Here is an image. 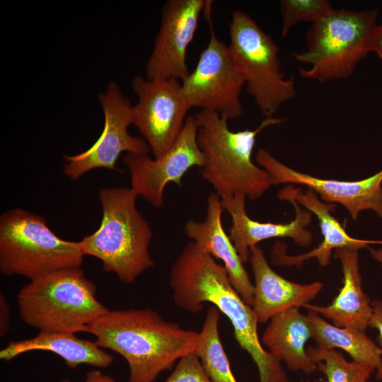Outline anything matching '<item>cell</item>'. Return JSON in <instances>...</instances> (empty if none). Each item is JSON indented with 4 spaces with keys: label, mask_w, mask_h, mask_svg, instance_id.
Listing matches in <instances>:
<instances>
[{
    "label": "cell",
    "mask_w": 382,
    "mask_h": 382,
    "mask_svg": "<svg viewBox=\"0 0 382 382\" xmlns=\"http://www.w3.org/2000/svg\"><path fill=\"white\" fill-rule=\"evenodd\" d=\"M169 285L178 307L197 313L208 302L228 318L237 342L257 367L260 382H290L280 361L262 347L253 307L235 289L223 264L195 242L187 243L173 263Z\"/></svg>",
    "instance_id": "cell-1"
},
{
    "label": "cell",
    "mask_w": 382,
    "mask_h": 382,
    "mask_svg": "<svg viewBox=\"0 0 382 382\" xmlns=\"http://www.w3.org/2000/svg\"><path fill=\"white\" fill-rule=\"evenodd\" d=\"M83 332L94 335L99 347L127 361L128 382H154L180 358L195 352L199 335L150 308L108 310Z\"/></svg>",
    "instance_id": "cell-2"
},
{
    "label": "cell",
    "mask_w": 382,
    "mask_h": 382,
    "mask_svg": "<svg viewBox=\"0 0 382 382\" xmlns=\"http://www.w3.org/2000/svg\"><path fill=\"white\" fill-rule=\"evenodd\" d=\"M197 141L204 157L200 173L222 199L242 194L250 199L260 197L272 185L267 172L252 161L256 137L269 126L282 123L280 117H265L255 129L233 132L217 112L202 110L195 116Z\"/></svg>",
    "instance_id": "cell-3"
},
{
    "label": "cell",
    "mask_w": 382,
    "mask_h": 382,
    "mask_svg": "<svg viewBox=\"0 0 382 382\" xmlns=\"http://www.w3.org/2000/svg\"><path fill=\"white\" fill-rule=\"evenodd\" d=\"M103 216L99 228L79 241L84 255L99 259L103 270L131 284L154 266L149 248L153 236L149 224L136 206L132 188L101 187Z\"/></svg>",
    "instance_id": "cell-4"
},
{
    "label": "cell",
    "mask_w": 382,
    "mask_h": 382,
    "mask_svg": "<svg viewBox=\"0 0 382 382\" xmlns=\"http://www.w3.org/2000/svg\"><path fill=\"white\" fill-rule=\"evenodd\" d=\"M96 292L95 284L86 278L81 267L58 270L20 289L19 316L39 331L83 332L108 311Z\"/></svg>",
    "instance_id": "cell-5"
},
{
    "label": "cell",
    "mask_w": 382,
    "mask_h": 382,
    "mask_svg": "<svg viewBox=\"0 0 382 382\" xmlns=\"http://www.w3.org/2000/svg\"><path fill=\"white\" fill-rule=\"evenodd\" d=\"M378 13V8H333L311 24L306 34V50L293 54L296 61L310 66L299 68L300 75L320 83L349 76L369 52Z\"/></svg>",
    "instance_id": "cell-6"
},
{
    "label": "cell",
    "mask_w": 382,
    "mask_h": 382,
    "mask_svg": "<svg viewBox=\"0 0 382 382\" xmlns=\"http://www.w3.org/2000/svg\"><path fill=\"white\" fill-rule=\"evenodd\" d=\"M84 255L79 242L64 240L40 214L14 208L0 216V272L30 281L52 272L79 267Z\"/></svg>",
    "instance_id": "cell-7"
},
{
    "label": "cell",
    "mask_w": 382,
    "mask_h": 382,
    "mask_svg": "<svg viewBox=\"0 0 382 382\" xmlns=\"http://www.w3.org/2000/svg\"><path fill=\"white\" fill-rule=\"evenodd\" d=\"M248 93L265 117H272L296 95L294 79L282 71L279 47L248 13L235 10L228 45Z\"/></svg>",
    "instance_id": "cell-8"
},
{
    "label": "cell",
    "mask_w": 382,
    "mask_h": 382,
    "mask_svg": "<svg viewBox=\"0 0 382 382\" xmlns=\"http://www.w3.org/2000/svg\"><path fill=\"white\" fill-rule=\"evenodd\" d=\"M181 85L190 108L213 111L226 120L243 114L240 95L245 85L244 77L228 46L216 36L212 28L195 68Z\"/></svg>",
    "instance_id": "cell-9"
},
{
    "label": "cell",
    "mask_w": 382,
    "mask_h": 382,
    "mask_svg": "<svg viewBox=\"0 0 382 382\" xmlns=\"http://www.w3.org/2000/svg\"><path fill=\"white\" fill-rule=\"evenodd\" d=\"M138 102L132 107V125L139 130L154 158L166 154L184 127L190 108L181 83L175 79L135 76Z\"/></svg>",
    "instance_id": "cell-10"
},
{
    "label": "cell",
    "mask_w": 382,
    "mask_h": 382,
    "mask_svg": "<svg viewBox=\"0 0 382 382\" xmlns=\"http://www.w3.org/2000/svg\"><path fill=\"white\" fill-rule=\"evenodd\" d=\"M99 100L105 117L100 136L87 150L64 156L66 161L64 173L71 179L77 180L96 168L116 170L117 159L122 152L148 154L151 151L144 139L129 133L132 106L117 83L110 82L106 91L100 94Z\"/></svg>",
    "instance_id": "cell-11"
},
{
    "label": "cell",
    "mask_w": 382,
    "mask_h": 382,
    "mask_svg": "<svg viewBox=\"0 0 382 382\" xmlns=\"http://www.w3.org/2000/svg\"><path fill=\"white\" fill-rule=\"evenodd\" d=\"M197 130L195 117L190 115L178 139L163 156L152 158L148 154H134L124 156L123 163L131 175V188L138 196L160 208L168 183L181 187L182 178L190 168L202 167L204 157L197 141Z\"/></svg>",
    "instance_id": "cell-12"
},
{
    "label": "cell",
    "mask_w": 382,
    "mask_h": 382,
    "mask_svg": "<svg viewBox=\"0 0 382 382\" xmlns=\"http://www.w3.org/2000/svg\"><path fill=\"white\" fill-rule=\"evenodd\" d=\"M212 1L168 0L162 8L161 23L146 68V78L175 79L190 74L187 50L196 33L202 13Z\"/></svg>",
    "instance_id": "cell-13"
},
{
    "label": "cell",
    "mask_w": 382,
    "mask_h": 382,
    "mask_svg": "<svg viewBox=\"0 0 382 382\" xmlns=\"http://www.w3.org/2000/svg\"><path fill=\"white\" fill-rule=\"evenodd\" d=\"M256 161L269 174L272 185L286 183L305 185L319 195L322 201L342 204L353 220L365 210L373 211L382 217V169L365 179L342 181L318 178L297 171L262 148L257 152Z\"/></svg>",
    "instance_id": "cell-14"
},
{
    "label": "cell",
    "mask_w": 382,
    "mask_h": 382,
    "mask_svg": "<svg viewBox=\"0 0 382 382\" xmlns=\"http://www.w3.org/2000/svg\"><path fill=\"white\" fill-rule=\"evenodd\" d=\"M277 197L293 205L296 216L291 221L277 224L253 220L246 213V197L242 194L221 199L223 209L226 210L231 217L232 223L228 236L244 264L250 259V249L264 240L290 238L302 247L308 246L312 241V233L307 229L312 219V213L297 203L290 185L282 188L278 192Z\"/></svg>",
    "instance_id": "cell-15"
},
{
    "label": "cell",
    "mask_w": 382,
    "mask_h": 382,
    "mask_svg": "<svg viewBox=\"0 0 382 382\" xmlns=\"http://www.w3.org/2000/svg\"><path fill=\"white\" fill-rule=\"evenodd\" d=\"M290 186L297 203L317 216L323 241L316 248L296 255L286 254L284 245L276 243L272 253L274 264L300 267L305 261L315 258L320 266L325 267L330 262L332 251L337 249L346 248L359 250L373 245H382V241L364 240L350 236L341 224L332 215L331 212L335 209V204H329L322 201L316 193L310 189L302 192L299 188Z\"/></svg>",
    "instance_id": "cell-16"
},
{
    "label": "cell",
    "mask_w": 382,
    "mask_h": 382,
    "mask_svg": "<svg viewBox=\"0 0 382 382\" xmlns=\"http://www.w3.org/2000/svg\"><path fill=\"white\" fill-rule=\"evenodd\" d=\"M223 209L220 197L216 192H212L207 199V212L204 220L187 221L184 225V232L214 258L222 261L235 289L243 301L253 306L254 284L229 236L223 228Z\"/></svg>",
    "instance_id": "cell-17"
},
{
    "label": "cell",
    "mask_w": 382,
    "mask_h": 382,
    "mask_svg": "<svg viewBox=\"0 0 382 382\" xmlns=\"http://www.w3.org/2000/svg\"><path fill=\"white\" fill-rule=\"evenodd\" d=\"M249 261L255 279L252 307L260 323L267 322L289 308L303 307L323 289V284L320 282L298 284L278 274L271 268L258 245L250 249Z\"/></svg>",
    "instance_id": "cell-18"
},
{
    "label": "cell",
    "mask_w": 382,
    "mask_h": 382,
    "mask_svg": "<svg viewBox=\"0 0 382 382\" xmlns=\"http://www.w3.org/2000/svg\"><path fill=\"white\" fill-rule=\"evenodd\" d=\"M334 256L340 260L343 274V285L337 296L328 306L310 303L303 307L313 311L333 325L365 332L372 315L371 301L362 288L358 250L339 248Z\"/></svg>",
    "instance_id": "cell-19"
},
{
    "label": "cell",
    "mask_w": 382,
    "mask_h": 382,
    "mask_svg": "<svg viewBox=\"0 0 382 382\" xmlns=\"http://www.w3.org/2000/svg\"><path fill=\"white\" fill-rule=\"evenodd\" d=\"M264 331L262 342L280 362L291 371L313 373L317 366L306 353L307 341L313 338L312 325L299 307L275 315Z\"/></svg>",
    "instance_id": "cell-20"
},
{
    "label": "cell",
    "mask_w": 382,
    "mask_h": 382,
    "mask_svg": "<svg viewBox=\"0 0 382 382\" xmlns=\"http://www.w3.org/2000/svg\"><path fill=\"white\" fill-rule=\"evenodd\" d=\"M41 350L52 352L61 357L70 369L80 364L105 368L113 361V357L95 341L79 338L73 332L40 331L31 338L11 341L0 351V359L11 360L28 352Z\"/></svg>",
    "instance_id": "cell-21"
},
{
    "label": "cell",
    "mask_w": 382,
    "mask_h": 382,
    "mask_svg": "<svg viewBox=\"0 0 382 382\" xmlns=\"http://www.w3.org/2000/svg\"><path fill=\"white\" fill-rule=\"evenodd\" d=\"M306 316L312 325L313 339L317 347L338 348L346 352L353 361L371 366L374 370L379 366L382 361V347L365 332L335 326L313 311H308Z\"/></svg>",
    "instance_id": "cell-22"
},
{
    "label": "cell",
    "mask_w": 382,
    "mask_h": 382,
    "mask_svg": "<svg viewBox=\"0 0 382 382\" xmlns=\"http://www.w3.org/2000/svg\"><path fill=\"white\" fill-rule=\"evenodd\" d=\"M220 313L214 306L207 309L194 353L212 382H238L219 337Z\"/></svg>",
    "instance_id": "cell-23"
},
{
    "label": "cell",
    "mask_w": 382,
    "mask_h": 382,
    "mask_svg": "<svg viewBox=\"0 0 382 382\" xmlns=\"http://www.w3.org/2000/svg\"><path fill=\"white\" fill-rule=\"evenodd\" d=\"M306 353L316 364L317 369L326 377V382H369L372 367L355 361H349L336 349L308 347Z\"/></svg>",
    "instance_id": "cell-24"
},
{
    "label": "cell",
    "mask_w": 382,
    "mask_h": 382,
    "mask_svg": "<svg viewBox=\"0 0 382 382\" xmlns=\"http://www.w3.org/2000/svg\"><path fill=\"white\" fill-rule=\"evenodd\" d=\"M279 5L283 37L296 24L302 22L313 24L333 9L328 0H282Z\"/></svg>",
    "instance_id": "cell-25"
},
{
    "label": "cell",
    "mask_w": 382,
    "mask_h": 382,
    "mask_svg": "<svg viewBox=\"0 0 382 382\" xmlns=\"http://www.w3.org/2000/svg\"><path fill=\"white\" fill-rule=\"evenodd\" d=\"M164 382H212L195 353L180 358Z\"/></svg>",
    "instance_id": "cell-26"
},
{
    "label": "cell",
    "mask_w": 382,
    "mask_h": 382,
    "mask_svg": "<svg viewBox=\"0 0 382 382\" xmlns=\"http://www.w3.org/2000/svg\"><path fill=\"white\" fill-rule=\"evenodd\" d=\"M372 315L369 320V327L377 330L378 332V340L382 345V300L376 299L371 301ZM375 378L377 381L382 380V361L379 366L376 369Z\"/></svg>",
    "instance_id": "cell-27"
},
{
    "label": "cell",
    "mask_w": 382,
    "mask_h": 382,
    "mask_svg": "<svg viewBox=\"0 0 382 382\" xmlns=\"http://www.w3.org/2000/svg\"><path fill=\"white\" fill-rule=\"evenodd\" d=\"M10 308L4 295L0 294V335L5 336L10 329Z\"/></svg>",
    "instance_id": "cell-28"
},
{
    "label": "cell",
    "mask_w": 382,
    "mask_h": 382,
    "mask_svg": "<svg viewBox=\"0 0 382 382\" xmlns=\"http://www.w3.org/2000/svg\"><path fill=\"white\" fill-rule=\"evenodd\" d=\"M369 52H374L382 59V24L377 25L373 30L369 43Z\"/></svg>",
    "instance_id": "cell-29"
},
{
    "label": "cell",
    "mask_w": 382,
    "mask_h": 382,
    "mask_svg": "<svg viewBox=\"0 0 382 382\" xmlns=\"http://www.w3.org/2000/svg\"><path fill=\"white\" fill-rule=\"evenodd\" d=\"M59 382H71L67 379H64ZM84 382H116L111 376L103 374L99 370H92L86 373Z\"/></svg>",
    "instance_id": "cell-30"
},
{
    "label": "cell",
    "mask_w": 382,
    "mask_h": 382,
    "mask_svg": "<svg viewBox=\"0 0 382 382\" xmlns=\"http://www.w3.org/2000/svg\"><path fill=\"white\" fill-rule=\"evenodd\" d=\"M367 249L369 250L373 259L380 265L382 272V248H375L371 245L368 247Z\"/></svg>",
    "instance_id": "cell-31"
},
{
    "label": "cell",
    "mask_w": 382,
    "mask_h": 382,
    "mask_svg": "<svg viewBox=\"0 0 382 382\" xmlns=\"http://www.w3.org/2000/svg\"><path fill=\"white\" fill-rule=\"evenodd\" d=\"M318 382H326V381H325V380H323V379H321V380H320V381H318Z\"/></svg>",
    "instance_id": "cell-32"
}]
</instances>
